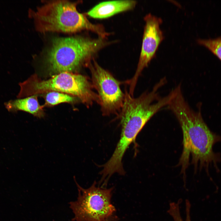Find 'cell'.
I'll return each mask as SVG.
<instances>
[{
    "mask_svg": "<svg viewBox=\"0 0 221 221\" xmlns=\"http://www.w3.org/2000/svg\"><path fill=\"white\" fill-rule=\"evenodd\" d=\"M133 0H117L103 2L95 6L87 13L95 18L110 17L118 13L134 9L136 4Z\"/></svg>",
    "mask_w": 221,
    "mask_h": 221,
    "instance_id": "9",
    "label": "cell"
},
{
    "mask_svg": "<svg viewBox=\"0 0 221 221\" xmlns=\"http://www.w3.org/2000/svg\"><path fill=\"white\" fill-rule=\"evenodd\" d=\"M160 87L155 85L150 91H145L134 98L126 90L120 112L122 130L121 136L113 154L109 159L113 165L119 166L126 150L149 120L169 104L170 97L159 95Z\"/></svg>",
    "mask_w": 221,
    "mask_h": 221,
    "instance_id": "2",
    "label": "cell"
},
{
    "mask_svg": "<svg viewBox=\"0 0 221 221\" xmlns=\"http://www.w3.org/2000/svg\"><path fill=\"white\" fill-rule=\"evenodd\" d=\"M197 42L207 48L221 60V37L213 39H200Z\"/></svg>",
    "mask_w": 221,
    "mask_h": 221,
    "instance_id": "12",
    "label": "cell"
},
{
    "mask_svg": "<svg viewBox=\"0 0 221 221\" xmlns=\"http://www.w3.org/2000/svg\"><path fill=\"white\" fill-rule=\"evenodd\" d=\"M4 104L6 108L10 112L24 111L39 118H42L45 115L44 107L39 104L37 95L10 100Z\"/></svg>",
    "mask_w": 221,
    "mask_h": 221,
    "instance_id": "10",
    "label": "cell"
},
{
    "mask_svg": "<svg viewBox=\"0 0 221 221\" xmlns=\"http://www.w3.org/2000/svg\"><path fill=\"white\" fill-rule=\"evenodd\" d=\"M174 114L181 126L183 135V150L179 162L184 175L191 156L195 169L204 168L208 173L212 164L217 169L221 157L212 148L221 141V137L208 127L199 111L192 109L186 101L181 87L176 89L174 95L166 107Z\"/></svg>",
    "mask_w": 221,
    "mask_h": 221,
    "instance_id": "1",
    "label": "cell"
},
{
    "mask_svg": "<svg viewBox=\"0 0 221 221\" xmlns=\"http://www.w3.org/2000/svg\"><path fill=\"white\" fill-rule=\"evenodd\" d=\"M80 2L51 1L35 10H30L29 15L33 20L36 30L41 33H73L87 30L106 38L109 34L102 25L92 23L84 15L78 12L77 6Z\"/></svg>",
    "mask_w": 221,
    "mask_h": 221,
    "instance_id": "4",
    "label": "cell"
},
{
    "mask_svg": "<svg viewBox=\"0 0 221 221\" xmlns=\"http://www.w3.org/2000/svg\"><path fill=\"white\" fill-rule=\"evenodd\" d=\"M119 220V218L115 214L110 216L105 221H118Z\"/></svg>",
    "mask_w": 221,
    "mask_h": 221,
    "instance_id": "14",
    "label": "cell"
},
{
    "mask_svg": "<svg viewBox=\"0 0 221 221\" xmlns=\"http://www.w3.org/2000/svg\"><path fill=\"white\" fill-rule=\"evenodd\" d=\"M110 43L99 36L95 39L81 36L56 38L45 56L47 70L52 75L77 73L82 67H88L98 52Z\"/></svg>",
    "mask_w": 221,
    "mask_h": 221,
    "instance_id": "3",
    "label": "cell"
},
{
    "mask_svg": "<svg viewBox=\"0 0 221 221\" xmlns=\"http://www.w3.org/2000/svg\"><path fill=\"white\" fill-rule=\"evenodd\" d=\"M190 207V204H185L186 218L184 221L183 220L181 216L180 206L178 204H174L171 205L167 212L172 217L174 221H191Z\"/></svg>",
    "mask_w": 221,
    "mask_h": 221,
    "instance_id": "13",
    "label": "cell"
},
{
    "mask_svg": "<svg viewBox=\"0 0 221 221\" xmlns=\"http://www.w3.org/2000/svg\"><path fill=\"white\" fill-rule=\"evenodd\" d=\"M19 85L18 98L56 91L76 97L87 107L95 102L99 104L100 102L99 96L93 91L88 77L77 73L62 72L47 79H42L34 74Z\"/></svg>",
    "mask_w": 221,
    "mask_h": 221,
    "instance_id": "5",
    "label": "cell"
},
{
    "mask_svg": "<svg viewBox=\"0 0 221 221\" xmlns=\"http://www.w3.org/2000/svg\"><path fill=\"white\" fill-rule=\"evenodd\" d=\"M75 181L78 197L76 200L69 203L74 215L72 221H105L115 214L116 209L111 202L113 187H97L95 181L90 187L84 188Z\"/></svg>",
    "mask_w": 221,
    "mask_h": 221,
    "instance_id": "6",
    "label": "cell"
},
{
    "mask_svg": "<svg viewBox=\"0 0 221 221\" xmlns=\"http://www.w3.org/2000/svg\"><path fill=\"white\" fill-rule=\"evenodd\" d=\"M92 61L88 67L91 72L93 87L98 92L102 114L105 116L118 114L124 99V94L121 90L120 83L94 59Z\"/></svg>",
    "mask_w": 221,
    "mask_h": 221,
    "instance_id": "7",
    "label": "cell"
},
{
    "mask_svg": "<svg viewBox=\"0 0 221 221\" xmlns=\"http://www.w3.org/2000/svg\"><path fill=\"white\" fill-rule=\"evenodd\" d=\"M45 102L43 106L52 107L64 103H74L79 100L69 95L56 91H51L43 94Z\"/></svg>",
    "mask_w": 221,
    "mask_h": 221,
    "instance_id": "11",
    "label": "cell"
},
{
    "mask_svg": "<svg viewBox=\"0 0 221 221\" xmlns=\"http://www.w3.org/2000/svg\"><path fill=\"white\" fill-rule=\"evenodd\" d=\"M145 21L141 50L136 72L128 81L129 93L133 96L138 78L142 71L154 57L158 46L164 38L160 28L162 20L150 13L144 17Z\"/></svg>",
    "mask_w": 221,
    "mask_h": 221,
    "instance_id": "8",
    "label": "cell"
}]
</instances>
